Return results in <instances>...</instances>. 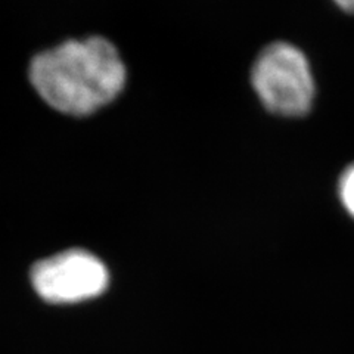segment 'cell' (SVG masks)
<instances>
[{"mask_svg":"<svg viewBox=\"0 0 354 354\" xmlns=\"http://www.w3.org/2000/svg\"><path fill=\"white\" fill-rule=\"evenodd\" d=\"M334 2L341 8L344 9L348 14H354V0H334Z\"/></svg>","mask_w":354,"mask_h":354,"instance_id":"5b68a950","label":"cell"},{"mask_svg":"<svg viewBox=\"0 0 354 354\" xmlns=\"http://www.w3.org/2000/svg\"><path fill=\"white\" fill-rule=\"evenodd\" d=\"M341 203L354 217V164L347 167L339 179Z\"/></svg>","mask_w":354,"mask_h":354,"instance_id":"277c9868","label":"cell"},{"mask_svg":"<svg viewBox=\"0 0 354 354\" xmlns=\"http://www.w3.org/2000/svg\"><path fill=\"white\" fill-rule=\"evenodd\" d=\"M252 86L274 114L301 117L312 108L315 80L304 53L283 41L266 48L252 66Z\"/></svg>","mask_w":354,"mask_h":354,"instance_id":"7a4b0ae2","label":"cell"},{"mask_svg":"<svg viewBox=\"0 0 354 354\" xmlns=\"http://www.w3.org/2000/svg\"><path fill=\"white\" fill-rule=\"evenodd\" d=\"M30 82L44 102L68 115H88L113 102L126 84V66L102 37L68 40L39 53Z\"/></svg>","mask_w":354,"mask_h":354,"instance_id":"6da1fadb","label":"cell"},{"mask_svg":"<svg viewBox=\"0 0 354 354\" xmlns=\"http://www.w3.org/2000/svg\"><path fill=\"white\" fill-rule=\"evenodd\" d=\"M106 266L92 252L66 250L32 266L31 283L44 301L74 304L101 295L108 286Z\"/></svg>","mask_w":354,"mask_h":354,"instance_id":"3957f363","label":"cell"}]
</instances>
